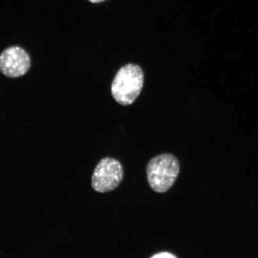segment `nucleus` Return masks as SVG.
<instances>
[{
  "instance_id": "nucleus-4",
  "label": "nucleus",
  "mask_w": 258,
  "mask_h": 258,
  "mask_svg": "<svg viewBox=\"0 0 258 258\" xmlns=\"http://www.w3.org/2000/svg\"><path fill=\"white\" fill-rule=\"evenodd\" d=\"M31 66L30 55L21 47H8L0 55V72L9 78H18L24 76Z\"/></svg>"
},
{
  "instance_id": "nucleus-5",
  "label": "nucleus",
  "mask_w": 258,
  "mask_h": 258,
  "mask_svg": "<svg viewBox=\"0 0 258 258\" xmlns=\"http://www.w3.org/2000/svg\"><path fill=\"white\" fill-rule=\"evenodd\" d=\"M151 258H177L173 254L169 252H160L154 254Z\"/></svg>"
},
{
  "instance_id": "nucleus-3",
  "label": "nucleus",
  "mask_w": 258,
  "mask_h": 258,
  "mask_svg": "<svg viewBox=\"0 0 258 258\" xmlns=\"http://www.w3.org/2000/svg\"><path fill=\"white\" fill-rule=\"evenodd\" d=\"M123 176V167L120 161L113 158H104L93 171L92 188L99 193L111 191L120 184Z\"/></svg>"
},
{
  "instance_id": "nucleus-6",
  "label": "nucleus",
  "mask_w": 258,
  "mask_h": 258,
  "mask_svg": "<svg viewBox=\"0 0 258 258\" xmlns=\"http://www.w3.org/2000/svg\"><path fill=\"white\" fill-rule=\"evenodd\" d=\"M90 2L92 3H99L105 1V0H89Z\"/></svg>"
},
{
  "instance_id": "nucleus-2",
  "label": "nucleus",
  "mask_w": 258,
  "mask_h": 258,
  "mask_svg": "<svg viewBox=\"0 0 258 258\" xmlns=\"http://www.w3.org/2000/svg\"><path fill=\"white\" fill-rule=\"evenodd\" d=\"M179 171V162L175 156L167 153L159 155L147 164L148 183L155 192H166L175 183Z\"/></svg>"
},
{
  "instance_id": "nucleus-1",
  "label": "nucleus",
  "mask_w": 258,
  "mask_h": 258,
  "mask_svg": "<svg viewBox=\"0 0 258 258\" xmlns=\"http://www.w3.org/2000/svg\"><path fill=\"white\" fill-rule=\"evenodd\" d=\"M144 74L140 66L128 63L118 71L112 81L111 94L115 101L124 106L135 101L143 90Z\"/></svg>"
}]
</instances>
